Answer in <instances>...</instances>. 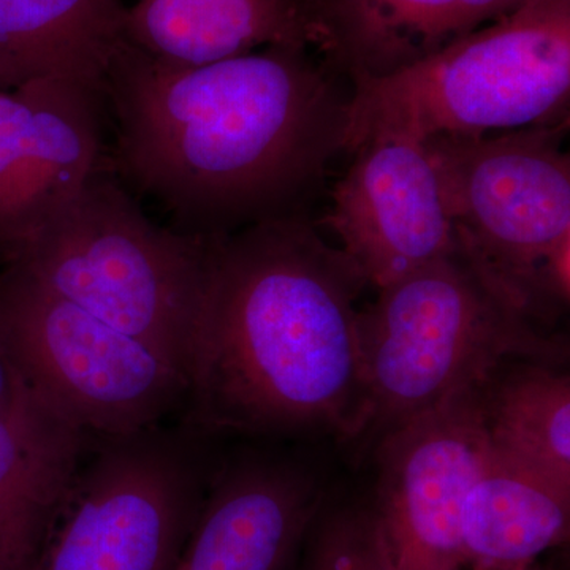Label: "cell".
<instances>
[{
	"label": "cell",
	"mask_w": 570,
	"mask_h": 570,
	"mask_svg": "<svg viewBox=\"0 0 570 570\" xmlns=\"http://www.w3.org/2000/svg\"><path fill=\"white\" fill-rule=\"evenodd\" d=\"M104 97L116 170L163 206L175 232L209 239L303 213L344 151L351 92L306 48L174 67L124 41Z\"/></svg>",
	"instance_id": "6da1fadb"
},
{
	"label": "cell",
	"mask_w": 570,
	"mask_h": 570,
	"mask_svg": "<svg viewBox=\"0 0 570 570\" xmlns=\"http://www.w3.org/2000/svg\"><path fill=\"white\" fill-rule=\"evenodd\" d=\"M366 279L305 213L206 239L181 425L202 438L354 441Z\"/></svg>",
	"instance_id": "7a4b0ae2"
},
{
	"label": "cell",
	"mask_w": 570,
	"mask_h": 570,
	"mask_svg": "<svg viewBox=\"0 0 570 570\" xmlns=\"http://www.w3.org/2000/svg\"><path fill=\"white\" fill-rule=\"evenodd\" d=\"M377 292L360 311L363 404L352 442L376 444L512 363L568 358L564 341L540 332L461 246Z\"/></svg>",
	"instance_id": "3957f363"
},
{
	"label": "cell",
	"mask_w": 570,
	"mask_h": 570,
	"mask_svg": "<svg viewBox=\"0 0 570 570\" xmlns=\"http://www.w3.org/2000/svg\"><path fill=\"white\" fill-rule=\"evenodd\" d=\"M351 81L347 153L381 135L425 141L566 122L570 0H524L422 61Z\"/></svg>",
	"instance_id": "277c9868"
},
{
	"label": "cell",
	"mask_w": 570,
	"mask_h": 570,
	"mask_svg": "<svg viewBox=\"0 0 570 570\" xmlns=\"http://www.w3.org/2000/svg\"><path fill=\"white\" fill-rule=\"evenodd\" d=\"M206 239L149 220L100 171L7 264L163 355L186 377Z\"/></svg>",
	"instance_id": "5b68a950"
},
{
	"label": "cell",
	"mask_w": 570,
	"mask_h": 570,
	"mask_svg": "<svg viewBox=\"0 0 570 570\" xmlns=\"http://www.w3.org/2000/svg\"><path fill=\"white\" fill-rule=\"evenodd\" d=\"M568 124L422 141L461 249L534 322L553 309L547 264L570 243Z\"/></svg>",
	"instance_id": "8992f818"
},
{
	"label": "cell",
	"mask_w": 570,
	"mask_h": 570,
	"mask_svg": "<svg viewBox=\"0 0 570 570\" xmlns=\"http://www.w3.org/2000/svg\"><path fill=\"white\" fill-rule=\"evenodd\" d=\"M0 265V343L26 384L89 438L130 436L181 414L186 377L174 363Z\"/></svg>",
	"instance_id": "52a82bcc"
},
{
	"label": "cell",
	"mask_w": 570,
	"mask_h": 570,
	"mask_svg": "<svg viewBox=\"0 0 570 570\" xmlns=\"http://www.w3.org/2000/svg\"><path fill=\"white\" fill-rule=\"evenodd\" d=\"M184 425L99 439L61 513L41 570H171L213 466Z\"/></svg>",
	"instance_id": "ba28073f"
},
{
	"label": "cell",
	"mask_w": 570,
	"mask_h": 570,
	"mask_svg": "<svg viewBox=\"0 0 570 570\" xmlns=\"http://www.w3.org/2000/svg\"><path fill=\"white\" fill-rule=\"evenodd\" d=\"M485 387L456 393L374 444L379 475L373 510L390 570L466 566L461 512L490 449L483 419Z\"/></svg>",
	"instance_id": "9c48e42d"
},
{
	"label": "cell",
	"mask_w": 570,
	"mask_h": 570,
	"mask_svg": "<svg viewBox=\"0 0 570 570\" xmlns=\"http://www.w3.org/2000/svg\"><path fill=\"white\" fill-rule=\"evenodd\" d=\"M104 100L59 78L0 91V264L102 171Z\"/></svg>",
	"instance_id": "30bf717a"
},
{
	"label": "cell",
	"mask_w": 570,
	"mask_h": 570,
	"mask_svg": "<svg viewBox=\"0 0 570 570\" xmlns=\"http://www.w3.org/2000/svg\"><path fill=\"white\" fill-rule=\"evenodd\" d=\"M326 224L377 291L460 246L425 145L381 135L351 153Z\"/></svg>",
	"instance_id": "8fae6325"
},
{
	"label": "cell",
	"mask_w": 570,
	"mask_h": 570,
	"mask_svg": "<svg viewBox=\"0 0 570 570\" xmlns=\"http://www.w3.org/2000/svg\"><path fill=\"white\" fill-rule=\"evenodd\" d=\"M316 475L253 453L214 469L171 570H287L321 512Z\"/></svg>",
	"instance_id": "7c38bea8"
},
{
	"label": "cell",
	"mask_w": 570,
	"mask_h": 570,
	"mask_svg": "<svg viewBox=\"0 0 570 570\" xmlns=\"http://www.w3.org/2000/svg\"><path fill=\"white\" fill-rule=\"evenodd\" d=\"M91 439L33 389L0 411V570H41Z\"/></svg>",
	"instance_id": "4fadbf2b"
},
{
	"label": "cell",
	"mask_w": 570,
	"mask_h": 570,
	"mask_svg": "<svg viewBox=\"0 0 570 570\" xmlns=\"http://www.w3.org/2000/svg\"><path fill=\"white\" fill-rule=\"evenodd\" d=\"M124 41L167 66L202 67L258 48H325V32L309 0H135Z\"/></svg>",
	"instance_id": "5bb4252c"
},
{
	"label": "cell",
	"mask_w": 570,
	"mask_h": 570,
	"mask_svg": "<svg viewBox=\"0 0 570 570\" xmlns=\"http://www.w3.org/2000/svg\"><path fill=\"white\" fill-rule=\"evenodd\" d=\"M347 77H384L444 50L524 0H311Z\"/></svg>",
	"instance_id": "9a60e30c"
},
{
	"label": "cell",
	"mask_w": 570,
	"mask_h": 570,
	"mask_svg": "<svg viewBox=\"0 0 570 570\" xmlns=\"http://www.w3.org/2000/svg\"><path fill=\"white\" fill-rule=\"evenodd\" d=\"M126 10L122 0H0V91L59 78L104 92Z\"/></svg>",
	"instance_id": "2e32d148"
},
{
	"label": "cell",
	"mask_w": 570,
	"mask_h": 570,
	"mask_svg": "<svg viewBox=\"0 0 570 570\" xmlns=\"http://www.w3.org/2000/svg\"><path fill=\"white\" fill-rule=\"evenodd\" d=\"M570 491L489 449L461 512L472 570H524L569 538Z\"/></svg>",
	"instance_id": "e0dca14e"
},
{
	"label": "cell",
	"mask_w": 570,
	"mask_h": 570,
	"mask_svg": "<svg viewBox=\"0 0 570 570\" xmlns=\"http://www.w3.org/2000/svg\"><path fill=\"white\" fill-rule=\"evenodd\" d=\"M490 448L570 491V377L561 366L519 362L483 389Z\"/></svg>",
	"instance_id": "ac0fdd59"
},
{
	"label": "cell",
	"mask_w": 570,
	"mask_h": 570,
	"mask_svg": "<svg viewBox=\"0 0 570 570\" xmlns=\"http://www.w3.org/2000/svg\"><path fill=\"white\" fill-rule=\"evenodd\" d=\"M306 570H390L373 509L346 508L317 524Z\"/></svg>",
	"instance_id": "d6986e66"
},
{
	"label": "cell",
	"mask_w": 570,
	"mask_h": 570,
	"mask_svg": "<svg viewBox=\"0 0 570 570\" xmlns=\"http://www.w3.org/2000/svg\"><path fill=\"white\" fill-rule=\"evenodd\" d=\"M29 389L0 343V411L14 406Z\"/></svg>",
	"instance_id": "ffe728a7"
},
{
	"label": "cell",
	"mask_w": 570,
	"mask_h": 570,
	"mask_svg": "<svg viewBox=\"0 0 570 570\" xmlns=\"http://www.w3.org/2000/svg\"><path fill=\"white\" fill-rule=\"evenodd\" d=\"M524 570H550V569H543V568H540V566L538 564V562H535V564H532V566H530V568L524 569Z\"/></svg>",
	"instance_id": "44dd1931"
}]
</instances>
